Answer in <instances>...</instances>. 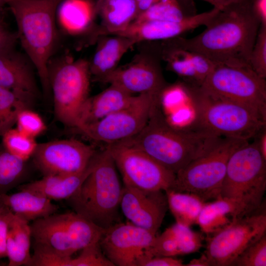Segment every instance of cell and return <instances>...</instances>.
I'll return each instance as SVG.
<instances>
[{
	"mask_svg": "<svg viewBox=\"0 0 266 266\" xmlns=\"http://www.w3.org/2000/svg\"><path fill=\"white\" fill-rule=\"evenodd\" d=\"M250 1L220 9L204 30L194 37L168 40L180 48L204 56L216 65L251 68L250 58L261 24Z\"/></svg>",
	"mask_w": 266,
	"mask_h": 266,
	"instance_id": "1",
	"label": "cell"
},
{
	"mask_svg": "<svg viewBox=\"0 0 266 266\" xmlns=\"http://www.w3.org/2000/svg\"><path fill=\"white\" fill-rule=\"evenodd\" d=\"M221 137L172 127L166 120L157 99L144 128L135 135L116 143L144 152L176 174L210 150Z\"/></svg>",
	"mask_w": 266,
	"mask_h": 266,
	"instance_id": "2",
	"label": "cell"
},
{
	"mask_svg": "<svg viewBox=\"0 0 266 266\" xmlns=\"http://www.w3.org/2000/svg\"><path fill=\"white\" fill-rule=\"evenodd\" d=\"M63 0H9L18 40L36 69L45 96H51L48 64L56 46L58 7Z\"/></svg>",
	"mask_w": 266,
	"mask_h": 266,
	"instance_id": "3",
	"label": "cell"
},
{
	"mask_svg": "<svg viewBox=\"0 0 266 266\" xmlns=\"http://www.w3.org/2000/svg\"><path fill=\"white\" fill-rule=\"evenodd\" d=\"M122 188L114 160L105 148L97 152L92 171L67 200L74 212L105 230L119 222Z\"/></svg>",
	"mask_w": 266,
	"mask_h": 266,
	"instance_id": "4",
	"label": "cell"
},
{
	"mask_svg": "<svg viewBox=\"0 0 266 266\" xmlns=\"http://www.w3.org/2000/svg\"><path fill=\"white\" fill-rule=\"evenodd\" d=\"M187 85L195 113V131L248 141L266 127V119L249 107Z\"/></svg>",
	"mask_w": 266,
	"mask_h": 266,
	"instance_id": "5",
	"label": "cell"
},
{
	"mask_svg": "<svg viewBox=\"0 0 266 266\" xmlns=\"http://www.w3.org/2000/svg\"><path fill=\"white\" fill-rule=\"evenodd\" d=\"M236 149L230 156L220 197L236 207L237 217L259 210L266 190V160L257 141Z\"/></svg>",
	"mask_w": 266,
	"mask_h": 266,
	"instance_id": "6",
	"label": "cell"
},
{
	"mask_svg": "<svg viewBox=\"0 0 266 266\" xmlns=\"http://www.w3.org/2000/svg\"><path fill=\"white\" fill-rule=\"evenodd\" d=\"M31 227L34 250L63 257L99 242L105 231L74 211L37 219Z\"/></svg>",
	"mask_w": 266,
	"mask_h": 266,
	"instance_id": "7",
	"label": "cell"
},
{
	"mask_svg": "<svg viewBox=\"0 0 266 266\" xmlns=\"http://www.w3.org/2000/svg\"><path fill=\"white\" fill-rule=\"evenodd\" d=\"M248 142L245 140L221 137L210 150L175 174L169 189L193 194L205 202L219 198L231 155Z\"/></svg>",
	"mask_w": 266,
	"mask_h": 266,
	"instance_id": "8",
	"label": "cell"
},
{
	"mask_svg": "<svg viewBox=\"0 0 266 266\" xmlns=\"http://www.w3.org/2000/svg\"><path fill=\"white\" fill-rule=\"evenodd\" d=\"M48 73L56 118L77 129L81 109L89 97V62L65 56L48 64Z\"/></svg>",
	"mask_w": 266,
	"mask_h": 266,
	"instance_id": "9",
	"label": "cell"
},
{
	"mask_svg": "<svg viewBox=\"0 0 266 266\" xmlns=\"http://www.w3.org/2000/svg\"><path fill=\"white\" fill-rule=\"evenodd\" d=\"M200 89L252 109L266 119V82L251 68L216 65Z\"/></svg>",
	"mask_w": 266,
	"mask_h": 266,
	"instance_id": "10",
	"label": "cell"
},
{
	"mask_svg": "<svg viewBox=\"0 0 266 266\" xmlns=\"http://www.w3.org/2000/svg\"><path fill=\"white\" fill-rule=\"evenodd\" d=\"M266 234L265 205L257 211L233 219L231 223L206 238L203 254L210 266H231L248 246Z\"/></svg>",
	"mask_w": 266,
	"mask_h": 266,
	"instance_id": "11",
	"label": "cell"
},
{
	"mask_svg": "<svg viewBox=\"0 0 266 266\" xmlns=\"http://www.w3.org/2000/svg\"><path fill=\"white\" fill-rule=\"evenodd\" d=\"M105 148L119 170L124 186L164 191L172 187L175 174L144 152L120 143L107 144Z\"/></svg>",
	"mask_w": 266,
	"mask_h": 266,
	"instance_id": "12",
	"label": "cell"
},
{
	"mask_svg": "<svg viewBox=\"0 0 266 266\" xmlns=\"http://www.w3.org/2000/svg\"><path fill=\"white\" fill-rule=\"evenodd\" d=\"M158 97L149 93L135 95L128 106L87 125L82 133L91 139L107 144L130 138L145 126Z\"/></svg>",
	"mask_w": 266,
	"mask_h": 266,
	"instance_id": "13",
	"label": "cell"
},
{
	"mask_svg": "<svg viewBox=\"0 0 266 266\" xmlns=\"http://www.w3.org/2000/svg\"><path fill=\"white\" fill-rule=\"evenodd\" d=\"M93 146L74 139L38 143L32 156L43 176L82 171L97 153Z\"/></svg>",
	"mask_w": 266,
	"mask_h": 266,
	"instance_id": "14",
	"label": "cell"
},
{
	"mask_svg": "<svg viewBox=\"0 0 266 266\" xmlns=\"http://www.w3.org/2000/svg\"><path fill=\"white\" fill-rule=\"evenodd\" d=\"M156 234L130 222L105 229L100 240L106 257L117 266H136L138 259L152 244Z\"/></svg>",
	"mask_w": 266,
	"mask_h": 266,
	"instance_id": "15",
	"label": "cell"
},
{
	"mask_svg": "<svg viewBox=\"0 0 266 266\" xmlns=\"http://www.w3.org/2000/svg\"><path fill=\"white\" fill-rule=\"evenodd\" d=\"M159 61L147 55L137 56L130 63L118 66L101 82L116 86L133 95H159L167 84Z\"/></svg>",
	"mask_w": 266,
	"mask_h": 266,
	"instance_id": "16",
	"label": "cell"
},
{
	"mask_svg": "<svg viewBox=\"0 0 266 266\" xmlns=\"http://www.w3.org/2000/svg\"><path fill=\"white\" fill-rule=\"evenodd\" d=\"M163 191H146L123 186L120 208L131 223L156 234L168 208Z\"/></svg>",
	"mask_w": 266,
	"mask_h": 266,
	"instance_id": "17",
	"label": "cell"
},
{
	"mask_svg": "<svg viewBox=\"0 0 266 266\" xmlns=\"http://www.w3.org/2000/svg\"><path fill=\"white\" fill-rule=\"evenodd\" d=\"M220 9L213 7L210 10L196 14L179 21H145L133 22L126 29L114 35L125 36L138 43L143 41L166 40L200 26H205Z\"/></svg>",
	"mask_w": 266,
	"mask_h": 266,
	"instance_id": "18",
	"label": "cell"
},
{
	"mask_svg": "<svg viewBox=\"0 0 266 266\" xmlns=\"http://www.w3.org/2000/svg\"><path fill=\"white\" fill-rule=\"evenodd\" d=\"M33 66L15 49L0 53V86L35 100L39 91Z\"/></svg>",
	"mask_w": 266,
	"mask_h": 266,
	"instance_id": "19",
	"label": "cell"
},
{
	"mask_svg": "<svg viewBox=\"0 0 266 266\" xmlns=\"http://www.w3.org/2000/svg\"><path fill=\"white\" fill-rule=\"evenodd\" d=\"M100 37L89 65L91 77L101 82L117 68L124 54L137 42L120 35H103Z\"/></svg>",
	"mask_w": 266,
	"mask_h": 266,
	"instance_id": "20",
	"label": "cell"
},
{
	"mask_svg": "<svg viewBox=\"0 0 266 266\" xmlns=\"http://www.w3.org/2000/svg\"><path fill=\"white\" fill-rule=\"evenodd\" d=\"M135 96L116 86L110 85L99 94L89 97L81 109L77 130L82 133L87 125L128 106Z\"/></svg>",
	"mask_w": 266,
	"mask_h": 266,
	"instance_id": "21",
	"label": "cell"
},
{
	"mask_svg": "<svg viewBox=\"0 0 266 266\" xmlns=\"http://www.w3.org/2000/svg\"><path fill=\"white\" fill-rule=\"evenodd\" d=\"M94 157L82 171L74 174L43 176L39 180L20 186L19 189L32 191L51 200H67L74 194L92 171Z\"/></svg>",
	"mask_w": 266,
	"mask_h": 266,
	"instance_id": "22",
	"label": "cell"
},
{
	"mask_svg": "<svg viewBox=\"0 0 266 266\" xmlns=\"http://www.w3.org/2000/svg\"><path fill=\"white\" fill-rule=\"evenodd\" d=\"M96 15L100 19L98 35L115 34L126 29L139 14L135 0H97Z\"/></svg>",
	"mask_w": 266,
	"mask_h": 266,
	"instance_id": "23",
	"label": "cell"
},
{
	"mask_svg": "<svg viewBox=\"0 0 266 266\" xmlns=\"http://www.w3.org/2000/svg\"><path fill=\"white\" fill-rule=\"evenodd\" d=\"M0 195V203L14 214L28 222L56 213L58 207L51 200L27 190Z\"/></svg>",
	"mask_w": 266,
	"mask_h": 266,
	"instance_id": "24",
	"label": "cell"
},
{
	"mask_svg": "<svg viewBox=\"0 0 266 266\" xmlns=\"http://www.w3.org/2000/svg\"><path fill=\"white\" fill-rule=\"evenodd\" d=\"M96 15L95 3L91 0H63L56 12L61 26L72 35L89 30Z\"/></svg>",
	"mask_w": 266,
	"mask_h": 266,
	"instance_id": "25",
	"label": "cell"
},
{
	"mask_svg": "<svg viewBox=\"0 0 266 266\" xmlns=\"http://www.w3.org/2000/svg\"><path fill=\"white\" fill-rule=\"evenodd\" d=\"M29 223L12 213L6 241L8 266H30L32 230Z\"/></svg>",
	"mask_w": 266,
	"mask_h": 266,
	"instance_id": "26",
	"label": "cell"
},
{
	"mask_svg": "<svg viewBox=\"0 0 266 266\" xmlns=\"http://www.w3.org/2000/svg\"><path fill=\"white\" fill-rule=\"evenodd\" d=\"M237 217L233 202L219 198L212 202H206L198 216L196 224L206 235L212 234L231 223Z\"/></svg>",
	"mask_w": 266,
	"mask_h": 266,
	"instance_id": "27",
	"label": "cell"
},
{
	"mask_svg": "<svg viewBox=\"0 0 266 266\" xmlns=\"http://www.w3.org/2000/svg\"><path fill=\"white\" fill-rule=\"evenodd\" d=\"M168 208L176 223L190 227L196 222L200 213L206 202L193 194L166 190Z\"/></svg>",
	"mask_w": 266,
	"mask_h": 266,
	"instance_id": "28",
	"label": "cell"
},
{
	"mask_svg": "<svg viewBox=\"0 0 266 266\" xmlns=\"http://www.w3.org/2000/svg\"><path fill=\"white\" fill-rule=\"evenodd\" d=\"M35 100L0 86V137L15 125L19 113L32 108Z\"/></svg>",
	"mask_w": 266,
	"mask_h": 266,
	"instance_id": "29",
	"label": "cell"
},
{
	"mask_svg": "<svg viewBox=\"0 0 266 266\" xmlns=\"http://www.w3.org/2000/svg\"><path fill=\"white\" fill-rule=\"evenodd\" d=\"M26 162L10 153L0 143V195L6 194L21 183L27 173Z\"/></svg>",
	"mask_w": 266,
	"mask_h": 266,
	"instance_id": "30",
	"label": "cell"
},
{
	"mask_svg": "<svg viewBox=\"0 0 266 266\" xmlns=\"http://www.w3.org/2000/svg\"><path fill=\"white\" fill-rule=\"evenodd\" d=\"M191 16L183 9L179 0H159L139 14L133 22L179 21Z\"/></svg>",
	"mask_w": 266,
	"mask_h": 266,
	"instance_id": "31",
	"label": "cell"
},
{
	"mask_svg": "<svg viewBox=\"0 0 266 266\" xmlns=\"http://www.w3.org/2000/svg\"><path fill=\"white\" fill-rule=\"evenodd\" d=\"M1 138V143L8 152L26 161L32 157L38 144L34 138L13 128L5 133Z\"/></svg>",
	"mask_w": 266,
	"mask_h": 266,
	"instance_id": "32",
	"label": "cell"
},
{
	"mask_svg": "<svg viewBox=\"0 0 266 266\" xmlns=\"http://www.w3.org/2000/svg\"><path fill=\"white\" fill-rule=\"evenodd\" d=\"M99 242L83 249L77 257L65 258L62 266H114L103 254Z\"/></svg>",
	"mask_w": 266,
	"mask_h": 266,
	"instance_id": "33",
	"label": "cell"
},
{
	"mask_svg": "<svg viewBox=\"0 0 266 266\" xmlns=\"http://www.w3.org/2000/svg\"><path fill=\"white\" fill-rule=\"evenodd\" d=\"M170 227L176 237L180 255L195 253L202 247L204 237L201 233L177 223Z\"/></svg>",
	"mask_w": 266,
	"mask_h": 266,
	"instance_id": "34",
	"label": "cell"
},
{
	"mask_svg": "<svg viewBox=\"0 0 266 266\" xmlns=\"http://www.w3.org/2000/svg\"><path fill=\"white\" fill-rule=\"evenodd\" d=\"M266 266V234L246 248L231 266Z\"/></svg>",
	"mask_w": 266,
	"mask_h": 266,
	"instance_id": "35",
	"label": "cell"
},
{
	"mask_svg": "<svg viewBox=\"0 0 266 266\" xmlns=\"http://www.w3.org/2000/svg\"><path fill=\"white\" fill-rule=\"evenodd\" d=\"M16 129L24 134L34 138L46 129L41 117L32 108H25L18 114L16 124Z\"/></svg>",
	"mask_w": 266,
	"mask_h": 266,
	"instance_id": "36",
	"label": "cell"
},
{
	"mask_svg": "<svg viewBox=\"0 0 266 266\" xmlns=\"http://www.w3.org/2000/svg\"><path fill=\"white\" fill-rule=\"evenodd\" d=\"M250 64L258 75L266 78V25L260 26L251 52Z\"/></svg>",
	"mask_w": 266,
	"mask_h": 266,
	"instance_id": "37",
	"label": "cell"
},
{
	"mask_svg": "<svg viewBox=\"0 0 266 266\" xmlns=\"http://www.w3.org/2000/svg\"><path fill=\"white\" fill-rule=\"evenodd\" d=\"M3 9L0 10V53L14 50L18 41L17 32L9 30L5 21Z\"/></svg>",
	"mask_w": 266,
	"mask_h": 266,
	"instance_id": "38",
	"label": "cell"
},
{
	"mask_svg": "<svg viewBox=\"0 0 266 266\" xmlns=\"http://www.w3.org/2000/svg\"><path fill=\"white\" fill-rule=\"evenodd\" d=\"M181 259L174 257L150 256L144 254L137 260L136 266H183Z\"/></svg>",
	"mask_w": 266,
	"mask_h": 266,
	"instance_id": "39",
	"label": "cell"
},
{
	"mask_svg": "<svg viewBox=\"0 0 266 266\" xmlns=\"http://www.w3.org/2000/svg\"><path fill=\"white\" fill-rule=\"evenodd\" d=\"M12 213L0 203V259L7 257L6 241Z\"/></svg>",
	"mask_w": 266,
	"mask_h": 266,
	"instance_id": "40",
	"label": "cell"
},
{
	"mask_svg": "<svg viewBox=\"0 0 266 266\" xmlns=\"http://www.w3.org/2000/svg\"><path fill=\"white\" fill-rule=\"evenodd\" d=\"M252 11L261 25H266V0H251Z\"/></svg>",
	"mask_w": 266,
	"mask_h": 266,
	"instance_id": "41",
	"label": "cell"
},
{
	"mask_svg": "<svg viewBox=\"0 0 266 266\" xmlns=\"http://www.w3.org/2000/svg\"><path fill=\"white\" fill-rule=\"evenodd\" d=\"M254 138L257 141L262 156L266 160V127L262 129Z\"/></svg>",
	"mask_w": 266,
	"mask_h": 266,
	"instance_id": "42",
	"label": "cell"
},
{
	"mask_svg": "<svg viewBox=\"0 0 266 266\" xmlns=\"http://www.w3.org/2000/svg\"><path fill=\"white\" fill-rule=\"evenodd\" d=\"M186 266H210L206 256L202 253L201 256L197 259H192Z\"/></svg>",
	"mask_w": 266,
	"mask_h": 266,
	"instance_id": "43",
	"label": "cell"
},
{
	"mask_svg": "<svg viewBox=\"0 0 266 266\" xmlns=\"http://www.w3.org/2000/svg\"><path fill=\"white\" fill-rule=\"evenodd\" d=\"M138 9L139 14L149 8L159 0H135ZM138 14V15H139Z\"/></svg>",
	"mask_w": 266,
	"mask_h": 266,
	"instance_id": "44",
	"label": "cell"
},
{
	"mask_svg": "<svg viewBox=\"0 0 266 266\" xmlns=\"http://www.w3.org/2000/svg\"><path fill=\"white\" fill-rule=\"evenodd\" d=\"M217 3V6L220 9L224 7L233 3H240L245 1H249L250 0H214Z\"/></svg>",
	"mask_w": 266,
	"mask_h": 266,
	"instance_id": "45",
	"label": "cell"
},
{
	"mask_svg": "<svg viewBox=\"0 0 266 266\" xmlns=\"http://www.w3.org/2000/svg\"><path fill=\"white\" fill-rule=\"evenodd\" d=\"M9 0H0V10L4 9V7L7 4Z\"/></svg>",
	"mask_w": 266,
	"mask_h": 266,
	"instance_id": "46",
	"label": "cell"
},
{
	"mask_svg": "<svg viewBox=\"0 0 266 266\" xmlns=\"http://www.w3.org/2000/svg\"><path fill=\"white\" fill-rule=\"evenodd\" d=\"M201 0L206 1V2L211 4V5H212L213 6V7H216L218 8L217 3L215 2V1L214 0Z\"/></svg>",
	"mask_w": 266,
	"mask_h": 266,
	"instance_id": "47",
	"label": "cell"
}]
</instances>
